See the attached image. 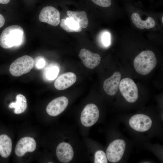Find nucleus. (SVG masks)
Returning a JSON list of instances; mask_svg holds the SVG:
<instances>
[{"label": "nucleus", "instance_id": "nucleus-1", "mask_svg": "<svg viewBox=\"0 0 163 163\" xmlns=\"http://www.w3.org/2000/svg\"><path fill=\"white\" fill-rule=\"evenodd\" d=\"M24 38V31L21 27L10 26L5 29L1 34L0 45L4 49L18 47L23 43Z\"/></svg>", "mask_w": 163, "mask_h": 163}, {"label": "nucleus", "instance_id": "nucleus-2", "mask_svg": "<svg viewBox=\"0 0 163 163\" xmlns=\"http://www.w3.org/2000/svg\"><path fill=\"white\" fill-rule=\"evenodd\" d=\"M157 63L154 53L149 50L144 51L135 58L133 65L139 74L145 75L149 73L155 67Z\"/></svg>", "mask_w": 163, "mask_h": 163}, {"label": "nucleus", "instance_id": "nucleus-3", "mask_svg": "<svg viewBox=\"0 0 163 163\" xmlns=\"http://www.w3.org/2000/svg\"><path fill=\"white\" fill-rule=\"evenodd\" d=\"M34 60L31 56L24 55L15 60L10 65L9 72L15 77H19L30 71L34 66Z\"/></svg>", "mask_w": 163, "mask_h": 163}, {"label": "nucleus", "instance_id": "nucleus-4", "mask_svg": "<svg viewBox=\"0 0 163 163\" xmlns=\"http://www.w3.org/2000/svg\"><path fill=\"white\" fill-rule=\"evenodd\" d=\"M119 88L121 94L128 102L133 103L138 97V89L134 82L131 79L126 78L120 81Z\"/></svg>", "mask_w": 163, "mask_h": 163}, {"label": "nucleus", "instance_id": "nucleus-5", "mask_svg": "<svg viewBox=\"0 0 163 163\" xmlns=\"http://www.w3.org/2000/svg\"><path fill=\"white\" fill-rule=\"evenodd\" d=\"M126 148V142L121 139L113 141L109 145L106 150L107 160L112 163L119 161L122 158Z\"/></svg>", "mask_w": 163, "mask_h": 163}, {"label": "nucleus", "instance_id": "nucleus-6", "mask_svg": "<svg viewBox=\"0 0 163 163\" xmlns=\"http://www.w3.org/2000/svg\"><path fill=\"white\" fill-rule=\"evenodd\" d=\"M99 116V112L97 106L93 104L86 105L83 109L81 115V122L85 127H90L97 121Z\"/></svg>", "mask_w": 163, "mask_h": 163}, {"label": "nucleus", "instance_id": "nucleus-7", "mask_svg": "<svg viewBox=\"0 0 163 163\" xmlns=\"http://www.w3.org/2000/svg\"><path fill=\"white\" fill-rule=\"evenodd\" d=\"M39 19L41 22L56 26L60 22V13L57 9L52 6H46L41 10Z\"/></svg>", "mask_w": 163, "mask_h": 163}, {"label": "nucleus", "instance_id": "nucleus-8", "mask_svg": "<svg viewBox=\"0 0 163 163\" xmlns=\"http://www.w3.org/2000/svg\"><path fill=\"white\" fill-rule=\"evenodd\" d=\"M152 120L148 116L138 114L133 116L129 119V124L134 130L143 132L149 130L152 125Z\"/></svg>", "mask_w": 163, "mask_h": 163}, {"label": "nucleus", "instance_id": "nucleus-9", "mask_svg": "<svg viewBox=\"0 0 163 163\" xmlns=\"http://www.w3.org/2000/svg\"><path fill=\"white\" fill-rule=\"evenodd\" d=\"M68 103L67 98L65 96L57 97L49 103L46 107V111L51 116H57L64 110Z\"/></svg>", "mask_w": 163, "mask_h": 163}, {"label": "nucleus", "instance_id": "nucleus-10", "mask_svg": "<svg viewBox=\"0 0 163 163\" xmlns=\"http://www.w3.org/2000/svg\"><path fill=\"white\" fill-rule=\"evenodd\" d=\"M35 140L30 137H25L21 138L18 142L15 149V153L18 157L24 156L27 152H32L36 148Z\"/></svg>", "mask_w": 163, "mask_h": 163}, {"label": "nucleus", "instance_id": "nucleus-11", "mask_svg": "<svg viewBox=\"0 0 163 163\" xmlns=\"http://www.w3.org/2000/svg\"><path fill=\"white\" fill-rule=\"evenodd\" d=\"M79 56L84 65L90 69H93L97 66L101 61V57L99 54L93 53L84 48L80 50Z\"/></svg>", "mask_w": 163, "mask_h": 163}, {"label": "nucleus", "instance_id": "nucleus-12", "mask_svg": "<svg viewBox=\"0 0 163 163\" xmlns=\"http://www.w3.org/2000/svg\"><path fill=\"white\" fill-rule=\"evenodd\" d=\"M56 155L61 162L68 163L72 159L74 155L73 149L69 143L62 142L57 146L56 151Z\"/></svg>", "mask_w": 163, "mask_h": 163}, {"label": "nucleus", "instance_id": "nucleus-13", "mask_svg": "<svg viewBox=\"0 0 163 163\" xmlns=\"http://www.w3.org/2000/svg\"><path fill=\"white\" fill-rule=\"evenodd\" d=\"M121 76L120 72H115L110 77L104 80L103 88L107 94L113 96L116 94L119 87Z\"/></svg>", "mask_w": 163, "mask_h": 163}, {"label": "nucleus", "instance_id": "nucleus-14", "mask_svg": "<svg viewBox=\"0 0 163 163\" xmlns=\"http://www.w3.org/2000/svg\"><path fill=\"white\" fill-rule=\"evenodd\" d=\"M75 74L72 72H68L60 75L55 80L54 86L59 90L66 89L73 85L76 81Z\"/></svg>", "mask_w": 163, "mask_h": 163}, {"label": "nucleus", "instance_id": "nucleus-15", "mask_svg": "<svg viewBox=\"0 0 163 163\" xmlns=\"http://www.w3.org/2000/svg\"><path fill=\"white\" fill-rule=\"evenodd\" d=\"M131 18L136 26L141 29H149L154 27L155 25V21L152 18L149 17L146 20L143 21L141 19L139 14L136 12L132 14Z\"/></svg>", "mask_w": 163, "mask_h": 163}, {"label": "nucleus", "instance_id": "nucleus-16", "mask_svg": "<svg viewBox=\"0 0 163 163\" xmlns=\"http://www.w3.org/2000/svg\"><path fill=\"white\" fill-rule=\"evenodd\" d=\"M12 149L11 139L6 134L0 135V155L4 158L8 157L10 155Z\"/></svg>", "mask_w": 163, "mask_h": 163}, {"label": "nucleus", "instance_id": "nucleus-17", "mask_svg": "<svg viewBox=\"0 0 163 163\" xmlns=\"http://www.w3.org/2000/svg\"><path fill=\"white\" fill-rule=\"evenodd\" d=\"M67 14L70 18L73 19L83 28H86L88 24V20L86 13L84 11H68Z\"/></svg>", "mask_w": 163, "mask_h": 163}, {"label": "nucleus", "instance_id": "nucleus-18", "mask_svg": "<svg viewBox=\"0 0 163 163\" xmlns=\"http://www.w3.org/2000/svg\"><path fill=\"white\" fill-rule=\"evenodd\" d=\"M16 98V102H11L8 106L10 108L14 109L15 113L20 114L26 110L27 107V99L24 95L21 94L17 95Z\"/></svg>", "mask_w": 163, "mask_h": 163}, {"label": "nucleus", "instance_id": "nucleus-19", "mask_svg": "<svg viewBox=\"0 0 163 163\" xmlns=\"http://www.w3.org/2000/svg\"><path fill=\"white\" fill-rule=\"evenodd\" d=\"M60 24L63 29L68 33L80 32L82 30V27L78 24L69 17L66 18V19H62Z\"/></svg>", "mask_w": 163, "mask_h": 163}, {"label": "nucleus", "instance_id": "nucleus-20", "mask_svg": "<svg viewBox=\"0 0 163 163\" xmlns=\"http://www.w3.org/2000/svg\"><path fill=\"white\" fill-rule=\"evenodd\" d=\"M59 71V68L56 66L52 65L48 66L44 71L45 78L49 80H54L58 75Z\"/></svg>", "mask_w": 163, "mask_h": 163}, {"label": "nucleus", "instance_id": "nucleus-21", "mask_svg": "<svg viewBox=\"0 0 163 163\" xmlns=\"http://www.w3.org/2000/svg\"><path fill=\"white\" fill-rule=\"evenodd\" d=\"M107 159L105 153L103 151L99 150L95 152L94 155V163H107Z\"/></svg>", "mask_w": 163, "mask_h": 163}, {"label": "nucleus", "instance_id": "nucleus-22", "mask_svg": "<svg viewBox=\"0 0 163 163\" xmlns=\"http://www.w3.org/2000/svg\"><path fill=\"white\" fill-rule=\"evenodd\" d=\"M97 5L102 7H108L112 4V0H91Z\"/></svg>", "mask_w": 163, "mask_h": 163}, {"label": "nucleus", "instance_id": "nucleus-23", "mask_svg": "<svg viewBox=\"0 0 163 163\" xmlns=\"http://www.w3.org/2000/svg\"><path fill=\"white\" fill-rule=\"evenodd\" d=\"M102 41L105 46H108L110 44V35L108 32H105L103 34L102 37Z\"/></svg>", "mask_w": 163, "mask_h": 163}, {"label": "nucleus", "instance_id": "nucleus-24", "mask_svg": "<svg viewBox=\"0 0 163 163\" xmlns=\"http://www.w3.org/2000/svg\"><path fill=\"white\" fill-rule=\"evenodd\" d=\"M46 62L45 59L42 57H39L37 58L34 61V65L35 67L38 69H41L43 68L45 66Z\"/></svg>", "mask_w": 163, "mask_h": 163}, {"label": "nucleus", "instance_id": "nucleus-25", "mask_svg": "<svg viewBox=\"0 0 163 163\" xmlns=\"http://www.w3.org/2000/svg\"><path fill=\"white\" fill-rule=\"evenodd\" d=\"M5 23V19L4 16L0 14V28L2 27Z\"/></svg>", "mask_w": 163, "mask_h": 163}, {"label": "nucleus", "instance_id": "nucleus-26", "mask_svg": "<svg viewBox=\"0 0 163 163\" xmlns=\"http://www.w3.org/2000/svg\"><path fill=\"white\" fill-rule=\"evenodd\" d=\"M10 0H0V4H7L8 3Z\"/></svg>", "mask_w": 163, "mask_h": 163}, {"label": "nucleus", "instance_id": "nucleus-27", "mask_svg": "<svg viewBox=\"0 0 163 163\" xmlns=\"http://www.w3.org/2000/svg\"><path fill=\"white\" fill-rule=\"evenodd\" d=\"M162 23H163V16H162Z\"/></svg>", "mask_w": 163, "mask_h": 163}]
</instances>
